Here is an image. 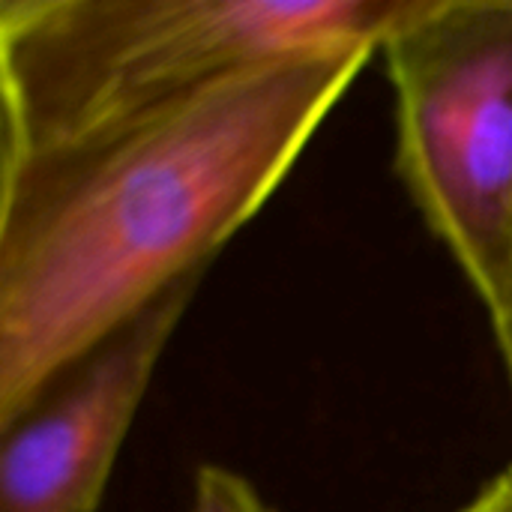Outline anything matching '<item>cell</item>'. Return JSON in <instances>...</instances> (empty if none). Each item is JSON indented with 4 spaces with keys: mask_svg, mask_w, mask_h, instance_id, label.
Wrapping results in <instances>:
<instances>
[{
    "mask_svg": "<svg viewBox=\"0 0 512 512\" xmlns=\"http://www.w3.org/2000/svg\"><path fill=\"white\" fill-rule=\"evenodd\" d=\"M192 512H273L252 483L231 468L222 465H201L195 474V495Z\"/></svg>",
    "mask_w": 512,
    "mask_h": 512,
    "instance_id": "5b68a950",
    "label": "cell"
},
{
    "mask_svg": "<svg viewBox=\"0 0 512 512\" xmlns=\"http://www.w3.org/2000/svg\"><path fill=\"white\" fill-rule=\"evenodd\" d=\"M414 0H0V171L174 108L234 75L378 48Z\"/></svg>",
    "mask_w": 512,
    "mask_h": 512,
    "instance_id": "7a4b0ae2",
    "label": "cell"
},
{
    "mask_svg": "<svg viewBox=\"0 0 512 512\" xmlns=\"http://www.w3.org/2000/svg\"><path fill=\"white\" fill-rule=\"evenodd\" d=\"M492 330H495V339H498V348H501V357H504V366H507V375H510L512 384V297L507 315Z\"/></svg>",
    "mask_w": 512,
    "mask_h": 512,
    "instance_id": "52a82bcc",
    "label": "cell"
},
{
    "mask_svg": "<svg viewBox=\"0 0 512 512\" xmlns=\"http://www.w3.org/2000/svg\"><path fill=\"white\" fill-rule=\"evenodd\" d=\"M375 51L279 60L0 171V432L204 273L273 198Z\"/></svg>",
    "mask_w": 512,
    "mask_h": 512,
    "instance_id": "6da1fadb",
    "label": "cell"
},
{
    "mask_svg": "<svg viewBox=\"0 0 512 512\" xmlns=\"http://www.w3.org/2000/svg\"><path fill=\"white\" fill-rule=\"evenodd\" d=\"M459 512H512V468L498 474L474 501H468Z\"/></svg>",
    "mask_w": 512,
    "mask_h": 512,
    "instance_id": "8992f818",
    "label": "cell"
},
{
    "mask_svg": "<svg viewBox=\"0 0 512 512\" xmlns=\"http://www.w3.org/2000/svg\"><path fill=\"white\" fill-rule=\"evenodd\" d=\"M201 276L159 297L3 429L0 512H96Z\"/></svg>",
    "mask_w": 512,
    "mask_h": 512,
    "instance_id": "277c9868",
    "label": "cell"
},
{
    "mask_svg": "<svg viewBox=\"0 0 512 512\" xmlns=\"http://www.w3.org/2000/svg\"><path fill=\"white\" fill-rule=\"evenodd\" d=\"M381 54L396 171L495 327L512 297V0H414Z\"/></svg>",
    "mask_w": 512,
    "mask_h": 512,
    "instance_id": "3957f363",
    "label": "cell"
}]
</instances>
